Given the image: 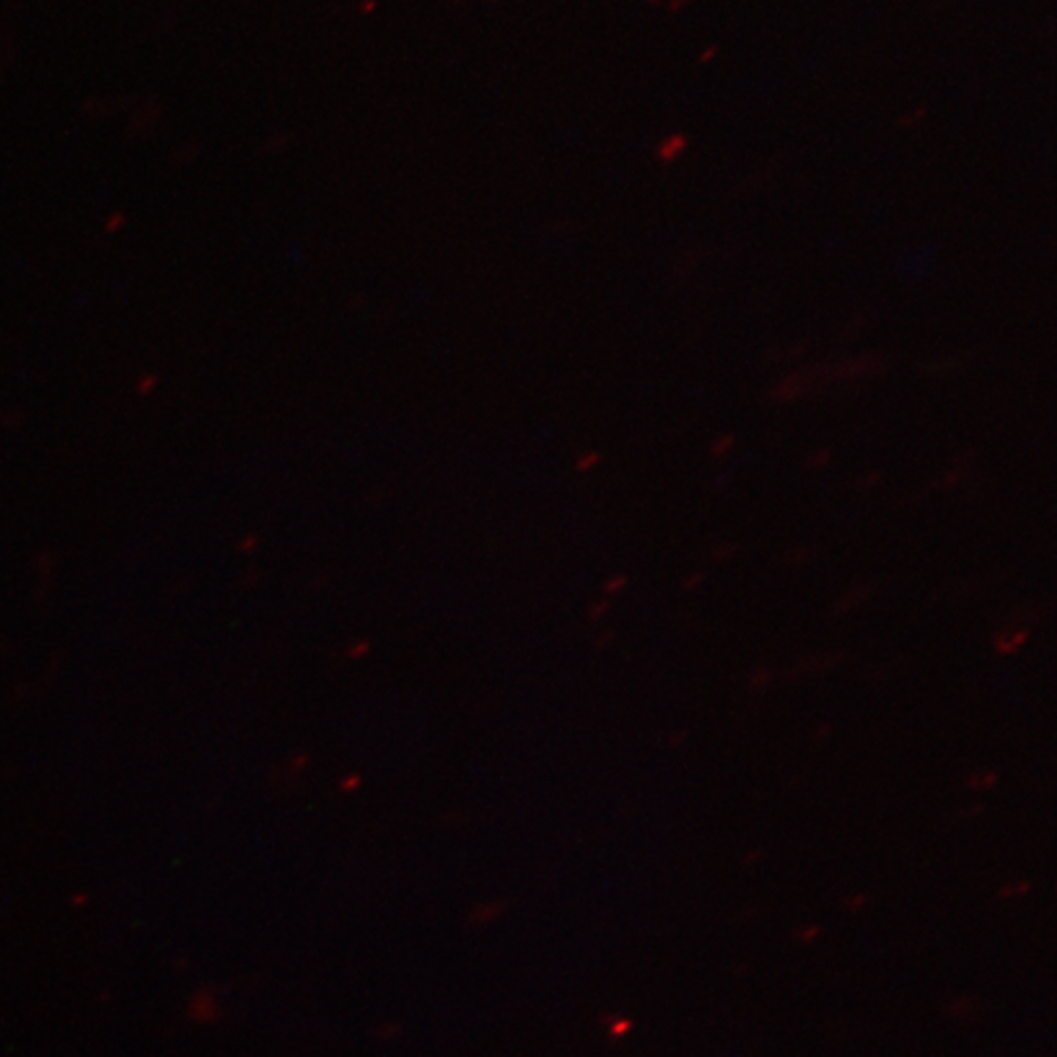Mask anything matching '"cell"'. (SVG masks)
<instances>
[{
  "label": "cell",
  "mask_w": 1057,
  "mask_h": 1057,
  "mask_svg": "<svg viewBox=\"0 0 1057 1057\" xmlns=\"http://www.w3.org/2000/svg\"><path fill=\"white\" fill-rule=\"evenodd\" d=\"M686 149H687V137L684 134H672V135L664 137L662 142L658 144L656 155H658V159L662 161V163H670V161L682 155Z\"/></svg>",
  "instance_id": "1"
},
{
  "label": "cell",
  "mask_w": 1057,
  "mask_h": 1057,
  "mask_svg": "<svg viewBox=\"0 0 1057 1057\" xmlns=\"http://www.w3.org/2000/svg\"><path fill=\"white\" fill-rule=\"evenodd\" d=\"M599 460H601V457L598 455V452H593V450H590V452H584V455H581V457L576 460V470H578V472H588V470H591L593 467H598V465H599Z\"/></svg>",
  "instance_id": "2"
},
{
  "label": "cell",
  "mask_w": 1057,
  "mask_h": 1057,
  "mask_svg": "<svg viewBox=\"0 0 1057 1057\" xmlns=\"http://www.w3.org/2000/svg\"><path fill=\"white\" fill-rule=\"evenodd\" d=\"M155 386H157V379H155L153 374H149V376H144V379L139 380V384L135 386V390L139 394H142V396H147L149 392H153Z\"/></svg>",
  "instance_id": "3"
},
{
  "label": "cell",
  "mask_w": 1057,
  "mask_h": 1057,
  "mask_svg": "<svg viewBox=\"0 0 1057 1057\" xmlns=\"http://www.w3.org/2000/svg\"><path fill=\"white\" fill-rule=\"evenodd\" d=\"M376 8H379V0H359L357 3V10H359V14H363V16L374 14Z\"/></svg>",
  "instance_id": "4"
},
{
  "label": "cell",
  "mask_w": 1057,
  "mask_h": 1057,
  "mask_svg": "<svg viewBox=\"0 0 1057 1057\" xmlns=\"http://www.w3.org/2000/svg\"><path fill=\"white\" fill-rule=\"evenodd\" d=\"M124 220H126V218H124V214H122V212L114 214L112 218L108 220V223H106V231H108V233H114V231H118V230H122Z\"/></svg>",
  "instance_id": "5"
},
{
  "label": "cell",
  "mask_w": 1057,
  "mask_h": 1057,
  "mask_svg": "<svg viewBox=\"0 0 1057 1057\" xmlns=\"http://www.w3.org/2000/svg\"><path fill=\"white\" fill-rule=\"evenodd\" d=\"M730 445H732V437H729V435L722 437L719 443L713 447V452L715 455H722V452H727L730 449Z\"/></svg>",
  "instance_id": "6"
},
{
  "label": "cell",
  "mask_w": 1057,
  "mask_h": 1057,
  "mask_svg": "<svg viewBox=\"0 0 1057 1057\" xmlns=\"http://www.w3.org/2000/svg\"><path fill=\"white\" fill-rule=\"evenodd\" d=\"M369 649H371V642H363L361 646H354V649H351L347 654H349L351 658H359V656H363V654L369 652Z\"/></svg>",
  "instance_id": "7"
},
{
  "label": "cell",
  "mask_w": 1057,
  "mask_h": 1057,
  "mask_svg": "<svg viewBox=\"0 0 1057 1057\" xmlns=\"http://www.w3.org/2000/svg\"><path fill=\"white\" fill-rule=\"evenodd\" d=\"M687 3H692V0H670V4L668 6H670V13H679V10H682Z\"/></svg>",
  "instance_id": "8"
},
{
  "label": "cell",
  "mask_w": 1057,
  "mask_h": 1057,
  "mask_svg": "<svg viewBox=\"0 0 1057 1057\" xmlns=\"http://www.w3.org/2000/svg\"><path fill=\"white\" fill-rule=\"evenodd\" d=\"M357 785H359V775H349V782H347V783H343V790H345V791H351V790H354V787H357Z\"/></svg>",
  "instance_id": "9"
},
{
  "label": "cell",
  "mask_w": 1057,
  "mask_h": 1057,
  "mask_svg": "<svg viewBox=\"0 0 1057 1057\" xmlns=\"http://www.w3.org/2000/svg\"><path fill=\"white\" fill-rule=\"evenodd\" d=\"M623 584H625V578H619V576H617V578H615L613 581H609V584H607V588H606V590H607V591H617V590H621V586H623Z\"/></svg>",
  "instance_id": "10"
},
{
  "label": "cell",
  "mask_w": 1057,
  "mask_h": 1057,
  "mask_svg": "<svg viewBox=\"0 0 1057 1057\" xmlns=\"http://www.w3.org/2000/svg\"><path fill=\"white\" fill-rule=\"evenodd\" d=\"M715 53H717V48H709V49H705V51H703V56L699 57V61H701V63H707L709 59H713V57H715Z\"/></svg>",
  "instance_id": "11"
},
{
  "label": "cell",
  "mask_w": 1057,
  "mask_h": 1057,
  "mask_svg": "<svg viewBox=\"0 0 1057 1057\" xmlns=\"http://www.w3.org/2000/svg\"><path fill=\"white\" fill-rule=\"evenodd\" d=\"M449 3H450V4H455V6H460V4H467L468 0H449Z\"/></svg>",
  "instance_id": "12"
},
{
  "label": "cell",
  "mask_w": 1057,
  "mask_h": 1057,
  "mask_svg": "<svg viewBox=\"0 0 1057 1057\" xmlns=\"http://www.w3.org/2000/svg\"><path fill=\"white\" fill-rule=\"evenodd\" d=\"M649 3H651V4H654V6H660V4H664V3H666V0H649Z\"/></svg>",
  "instance_id": "13"
},
{
  "label": "cell",
  "mask_w": 1057,
  "mask_h": 1057,
  "mask_svg": "<svg viewBox=\"0 0 1057 1057\" xmlns=\"http://www.w3.org/2000/svg\"><path fill=\"white\" fill-rule=\"evenodd\" d=\"M484 3H488V4H495V3H500V0H484Z\"/></svg>",
  "instance_id": "14"
}]
</instances>
